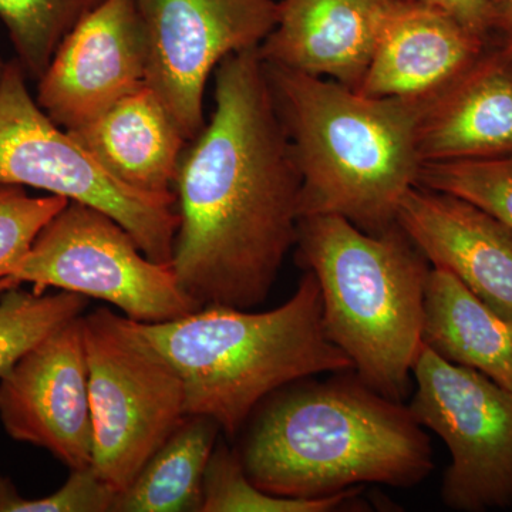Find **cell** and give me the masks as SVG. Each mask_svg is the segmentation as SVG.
<instances>
[{"label": "cell", "instance_id": "obj_1", "mask_svg": "<svg viewBox=\"0 0 512 512\" xmlns=\"http://www.w3.org/2000/svg\"><path fill=\"white\" fill-rule=\"evenodd\" d=\"M215 109L175 178L173 266L202 308H255L298 237L302 177L258 49L215 69Z\"/></svg>", "mask_w": 512, "mask_h": 512}, {"label": "cell", "instance_id": "obj_2", "mask_svg": "<svg viewBox=\"0 0 512 512\" xmlns=\"http://www.w3.org/2000/svg\"><path fill=\"white\" fill-rule=\"evenodd\" d=\"M268 399L241 456L265 493L319 498L363 484L413 487L433 471L429 437L409 406L356 375L302 383Z\"/></svg>", "mask_w": 512, "mask_h": 512}, {"label": "cell", "instance_id": "obj_3", "mask_svg": "<svg viewBox=\"0 0 512 512\" xmlns=\"http://www.w3.org/2000/svg\"><path fill=\"white\" fill-rule=\"evenodd\" d=\"M264 67L302 177L301 218L339 215L369 234L393 227L423 165L417 138L427 99L363 96L333 80Z\"/></svg>", "mask_w": 512, "mask_h": 512}, {"label": "cell", "instance_id": "obj_4", "mask_svg": "<svg viewBox=\"0 0 512 512\" xmlns=\"http://www.w3.org/2000/svg\"><path fill=\"white\" fill-rule=\"evenodd\" d=\"M183 382L187 416L235 436L256 407L295 382L353 370L323 325L322 293L306 271L284 305L266 312L208 305L167 322H138Z\"/></svg>", "mask_w": 512, "mask_h": 512}, {"label": "cell", "instance_id": "obj_5", "mask_svg": "<svg viewBox=\"0 0 512 512\" xmlns=\"http://www.w3.org/2000/svg\"><path fill=\"white\" fill-rule=\"evenodd\" d=\"M295 245L318 279L329 339L363 383L402 402L423 348L426 256L397 222L369 234L339 215L302 217Z\"/></svg>", "mask_w": 512, "mask_h": 512}, {"label": "cell", "instance_id": "obj_6", "mask_svg": "<svg viewBox=\"0 0 512 512\" xmlns=\"http://www.w3.org/2000/svg\"><path fill=\"white\" fill-rule=\"evenodd\" d=\"M18 59L0 70V185H19L106 212L158 264H171L177 198L120 183L30 96Z\"/></svg>", "mask_w": 512, "mask_h": 512}, {"label": "cell", "instance_id": "obj_7", "mask_svg": "<svg viewBox=\"0 0 512 512\" xmlns=\"http://www.w3.org/2000/svg\"><path fill=\"white\" fill-rule=\"evenodd\" d=\"M83 328L93 468L119 495L187 417L184 386L137 320L100 308Z\"/></svg>", "mask_w": 512, "mask_h": 512}, {"label": "cell", "instance_id": "obj_8", "mask_svg": "<svg viewBox=\"0 0 512 512\" xmlns=\"http://www.w3.org/2000/svg\"><path fill=\"white\" fill-rule=\"evenodd\" d=\"M32 285L110 303L143 323L181 318L202 306L171 264L148 258L126 228L106 212L69 201L40 232L28 255L0 279V293Z\"/></svg>", "mask_w": 512, "mask_h": 512}, {"label": "cell", "instance_id": "obj_9", "mask_svg": "<svg viewBox=\"0 0 512 512\" xmlns=\"http://www.w3.org/2000/svg\"><path fill=\"white\" fill-rule=\"evenodd\" d=\"M413 375L410 412L450 451L441 488L444 504L464 512L511 507L512 390L424 345Z\"/></svg>", "mask_w": 512, "mask_h": 512}, {"label": "cell", "instance_id": "obj_10", "mask_svg": "<svg viewBox=\"0 0 512 512\" xmlns=\"http://www.w3.org/2000/svg\"><path fill=\"white\" fill-rule=\"evenodd\" d=\"M147 33V86L187 141L204 119V94L218 64L258 49L278 25L275 0H137Z\"/></svg>", "mask_w": 512, "mask_h": 512}, {"label": "cell", "instance_id": "obj_11", "mask_svg": "<svg viewBox=\"0 0 512 512\" xmlns=\"http://www.w3.org/2000/svg\"><path fill=\"white\" fill-rule=\"evenodd\" d=\"M0 421L13 440L45 448L70 470L93 466L83 315L46 336L0 379Z\"/></svg>", "mask_w": 512, "mask_h": 512}, {"label": "cell", "instance_id": "obj_12", "mask_svg": "<svg viewBox=\"0 0 512 512\" xmlns=\"http://www.w3.org/2000/svg\"><path fill=\"white\" fill-rule=\"evenodd\" d=\"M147 33L137 0H106L80 20L37 84L57 126L77 130L146 86Z\"/></svg>", "mask_w": 512, "mask_h": 512}, {"label": "cell", "instance_id": "obj_13", "mask_svg": "<svg viewBox=\"0 0 512 512\" xmlns=\"http://www.w3.org/2000/svg\"><path fill=\"white\" fill-rule=\"evenodd\" d=\"M396 222L433 266L447 269L512 320V229L456 195L414 185Z\"/></svg>", "mask_w": 512, "mask_h": 512}, {"label": "cell", "instance_id": "obj_14", "mask_svg": "<svg viewBox=\"0 0 512 512\" xmlns=\"http://www.w3.org/2000/svg\"><path fill=\"white\" fill-rule=\"evenodd\" d=\"M396 0H282L278 25L258 47L278 64L359 90Z\"/></svg>", "mask_w": 512, "mask_h": 512}, {"label": "cell", "instance_id": "obj_15", "mask_svg": "<svg viewBox=\"0 0 512 512\" xmlns=\"http://www.w3.org/2000/svg\"><path fill=\"white\" fill-rule=\"evenodd\" d=\"M417 144L423 164L512 156V59L501 42L427 97Z\"/></svg>", "mask_w": 512, "mask_h": 512}, {"label": "cell", "instance_id": "obj_16", "mask_svg": "<svg viewBox=\"0 0 512 512\" xmlns=\"http://www.w3.org/2000/svg\"><path fill=\"white\" fill-rule=\"evenodd\" d=\"M491 37L478 36L426 0H396L357 93L427 99L470 66Z\"/></svg>", "mask_w": 512, "mask_h": 512}, {"label": "cell", "instance_id": "obj_17", "mask_svg": "<svg viewBox=\"0 0 512 512\" xmlns=\"http://www.w3.org/2000/svg\"><path fill=\"white\" fill-rule=\"evenodd\" d=\"M69 133L120 183L150 194L174 192L188 141L147 84Z\"/></svg>", "mask_w": 512, "mask_h": 512}, {"label": "cell", "instance_id": "obj_18", "mask_svg": "<svg viewBox=\"0 0 512 512\" xmlns=\"http://www.w3.org/2000/svg\"><path fill=\"white\" fill-rule=\"evenodd\" d=\"M423 345L454 365L512 390V320L447 269L431 266L424 289Z\"/></svg>", "mask_w": 512, "mask_h": 512}, {"label": "cell", "instance_id": "obj_19", "mask_svg": "<svg viewBox=\"0 0 512 512\" xmlns=\"http://www.w3.org/2000/svg\"><path fill=\"white\" fill-rule=\"evenodd\" d=\"M220 430L208 417H184L126 490L117 495L114 511H201L205 470Z\"/></svg>", "mask_w": 512, "mask_h": 512}, {"label": "cell", "instance_id": "obj_20", "mask_svg": "<svg viewBox=\"0 0 512 512\" xmlns=\"http://www.w3.org/2000/svg\"><path fill=\"white\" fill-rule=\"evenodd\" d=\"M106 0H0V20L28 79L39 82L64 37Z\"/></svg>", "mask_w": 512, "mask_h": 512}, {"label": "cell", "instance_id": "obj_21", "mask_svg": "<svg viewBox=\"0 0 512 512\" xmlns=\"http://www.w3.org/2000/svg\"><path fill=\"white\" fill-rule=\"evenodd\" d=\"M360 487L319 498H288L265 493L249 480L241 458L215 447L202 485L204 512H329L356 498Z\"/></svg>", "mask_w": 512, "mask_h": 512}, {"label": "cell", "instance_id": "obj_22", "mask_svg": "<svg viewBox=\"0 0 512 512\" xmlns=\"http://www.w3.org/2000/svg\"><path fill=\"white\" fill-rule=\"evenodd\" d=\"M86 296L59 291L39 295L20 288L0 293V379L37 343L82 316Z\"/></svg>", "mask_w": 512, "mask_h": 512}, {"label": "cell", "instance_id": "obj_23", "mask_svg": "<svg viewBox=\"0 0 512 512\" xmlns=\"http://www.w3.org/2000/svg\"><path fill=\"white\" fill-rule=\"evenodd\" d=\"M417 185L463 198L512 229V156L423 164Z\"/></svg>", "mask_w": 512, "mask_h": 512}, {"label": "cell", "instance_id": "obj_24", "mask_svg": "<svg viewBox=\"0 0 512 512\" xmlns=\"http://www.w3.org/2000/svg\"><path fill=\"white\" fill-rule=\"evenodd\" d=\"M69 201L52 194L30 197L25 187L0 185V279L28 255L40 232Z\"/></svg>", "mask_w": 512, "mask_h": 512}, {"label": "cell", "instance_id": "obj_25", "mask_svg": "<svg viewBox=\"0 0 512 512\" xmlns=\"http://www.w3.org/2000/svg\"><path fill=\"white\" fill-rule=\"evenodd\" d=\"M117 493L93 466L76 468L66 483L42 498L22 497L8 477H0V512L114 511Z\"/></svg>", "mask_w": 512, "mask_h": 512}, {"label": "cell", "instance_id": "obj_26", "mask_svg": "<svg viewBox=\"0 0 512 512\" xmlns=\"http://www.w3.org/2000/svg\"><path fill=\"white\" fill-rule=\"evenodd\" d=\"M426 2L453 16L461 25L466 26L478 36L490 39L494 35L490 26V0H426Z\"/></svg>", "mask_w": 512, "mask_h": 512}, {"label": "cell", "instance_id": "obj_27", "mask_svg": "<svg viewBox=\"0 0 512 512\" xmlns=\"http://www.w3.org/2000/svg\"><path fill=\"white\" fill-rule=\"evenodd\" d=\"M490 26L497 35L512 32V0H490Z\"/></svg>", "mask_w": 512, "mask_h": 512}, {"label": "cell", "instance_id": "obj_28", "mask_svg": "<svg viewBox=\"0 0 512 512\" xmlns=\"http://www.w3.org/2000/svg\"><path fill=\"white\" fill-rule=\"evenodd\" d=\"M501 36V45H503L504 49L507 50L508 55L511 56L512 59V32L504 33Z\"/></svg>", "mask_w": 512, "mask_h": 512}, {"label": "cell", "instance_id": "obj_29", "mask_svg": "<svg viewBox=\"0 0 512 512\" xmlns=\"http://www.w3.org/2000/svg\"><path fill=\"white\" fill-rule=\"evenodd\" d=\"M5 60H3L2 55H0V70H2V67L5 66Z\"/></svg>", "mask_w": 512, "mask_h": 512}]
</instances>
